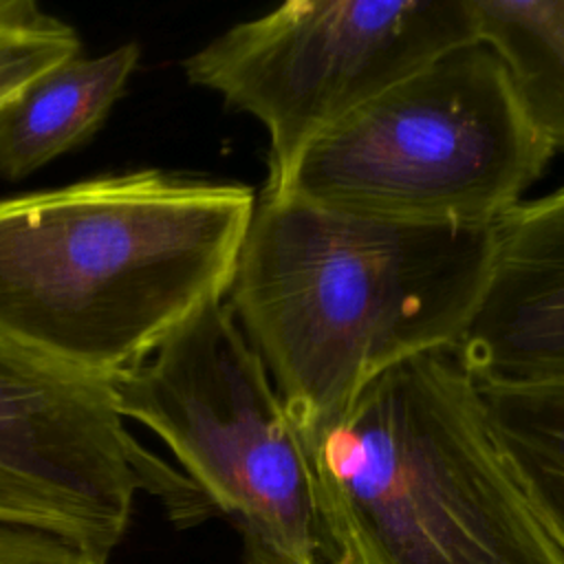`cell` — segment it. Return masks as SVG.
I'll use <instances>...</instances> for the list:
<instances>
[{
  "instance_id": "cell-1",
  "label": "cell",
  "mask_w": 564,
  "mask_h": 564,
  "mask_svg": "<svg viewBox=\"0 0 564 564\" xmlns=\"http://www.w3.org/2000/svg\"><path fill=\"white\" fill-rule=\"evenodd\" d=\"M494 225H425L258 194L225 302L304 438L386 370L454 350Z\"/></svg>"
},
{
  "instance_id": "cell-2",
  "label": "cell",
  "mask_w": 564,
  "mask_h": 564,
  "mask_svg": "<svg viewBox=\"0 0 564 564\" xmlns=\"http://www.w3.org/2000/svg\"><path fill=\"white\" fill-rule=\"evenodd\" d=\"M258 194L161 170L0 198V330L112 379L225 300Z\"/></svg>"
},
{
  "instance_id": "cell-3",
  "label": "cell",
  "mask_w": 564,
  "mask_h": 564,
  "mask_svg": "<svg viewBox=\"0 0 564 564\" xmlns=\"http://www.w3.org/2000/svg\"><path fill=\"white\" fill-rule=\"evenodd\" d=\"M306 443L326 564H564L454 350L386 370Z\"/></svg>"
},
{
  "instance_id": "cell-4",
  "label": "cell",
  "mask_w": 564,
  "mask_h": 564,
  "mask_svg": "<svg viewBox=\"0 0 564 564\" xmlns=\"http://www.w3.org/2000/svg\"><path fill=\"white\" fill-rule=\"evenodd\" d=\"M555 152L524 117L498 57L449 51L322 132L267 194L324 209L494 225Z\"/></svg>"
},
{
  "instance_id": "cell-5",
  "label": "cell",
  "mask_w": 564,
  "mask_h": 564,
  "mask_svg": "<svg viewBox=\"0 0 564 564\" xmlns=\"http://www.w3.org/2000/svg\"><path fill=\"white\" fill-rule=\"evenodd\" d=\"M110 386L119 414L152 430L231 520L247 564H326L308 443L225 300Z\"/></svg>"
},
{
  "instance_id": "cell-6",
  "label": "cell",
  "mask_w": 564,
  "mask_h": 564,
  "mask_svg": "<svg viewBox=\"0 0 564 564\" xmlns=\"http://www.w3.org/2000/svg\"><path fill=\"white\" fill-rule=\"evenodd\" d=\"M469 44V0H289L216 35L183 70L262 123L273 192L322 132Z\"/></svg>"
},
{
  "instance_id": "cell-7",
  "label": "cell",
  "mask_w": 564,
  "mask_h": 564,
  "mask_svg": "<svg viewBox=\"0 0 564 564\" xmlns=\"http://www.w3.org/2000/svg\"><path fill=\"white\" fill-rule=\"evenodd\" d=\"M141 491L178 524L216 513L181 469L130 434L110 379L0 330V524L55 535L106 562Z\"/></svg>"
},
{
  "instance_id": "cell-8",
  "label": "cell",
  "mask_w": 564,
  "mask_h": 564,
  "mask_svg": "<svg viewBox=\"0 0 564 564\" xmlns=\"http://www.w3.org/2000/svg\"><path fill=\"white\" fill-rule=\"evenodd\" d=\"M454 352L478 386H564V185L494 223L487 275Z\"/></svg>"
},
{
  "instance_id": "cell-9",
  "label": "cell",
  "mask_w": 564,
  "mask_h": 564,
  "mask_svg": "<svg viewBox=\"0 0 564 564\" xmlns=\"http://www.w3.org/2000/svg\"><path fill=\"white\" fill-rule=\"evenodd\" d=\"M141 57L139 44L73 57L33 79L0 112V174L24 178L86 141L108 117Z\"/></svg>"
},
{
  "instance_id": "cell-10",
  "label": "cell",
  "mask_w": 564,
  "mask_h": 564,
  "mask_svg": "<svg viewBox=\"0 0 564 564\" xmlns=\"http://www.w3.org/2000/svg\"><path fill=\"white\" fill-rule=\"evenodd\" d=\"M469 11L529 123L564 152V0H469Z\"/></svg>"
},
{
  "instance_id": "cell-11",
  "label": "cell",
  "mask_w": 564,
  "mask_h": 564,
  "mask_svg": "<svg viewBox=\"0 0 564 564\" xmlns=\"http://www.w3.org/2000/svg\"><path fill=\"white\" fill-rule=\"evenodd\" d=\"M478 390L513 476L564 553V386Z\"/></svg>"
},
{
  "instance_id": "cell-12",
  "label": "cell",
  "mask_w": 564,
  "mask_h": 564,
  "mask_svg": "<svg viewBox=\"0 0 564 564\" xmlns=\"http://www.w3.org/2000/svg\"><path fill=\"white\" fill-rule=\"evenodd\" d=\"M75 29L31 0H0V112L40 75L79 55Z\"/></svg>"
},
{
  "instance_id": "cell-13",
  "label": "cell",
  "mask_w": 564,
  "mask_h": 564,
  "mask_svg": "<svg viewBox=\"0 0 564 564\" xmlns=\"http://www.w3.org/2000/svg\"><path fill=\"white\" fill-rule=\"evenodd\" d=\"M0 564H106L42 531L0 524Z\"/></svg>"
}]
</instances>
